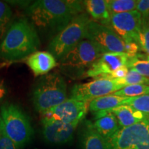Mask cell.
<instances>
[{
  "instance_id": "cell-24",
  "label": "cell",
  "mask_w": 149,
  "mask_h": 149,
  "mask_svg": "<svg viewBox=\"0 0 149 149\" xmlns=\"http://www.w3.org/2000/svg\"><path fill=\"white\" fill-rule=\"evenodd\" d=\"M124 105L130 106L139 111L149 115V94L135 97H130Z\"/></svg>"
},
{
  "instance_id": "cell-25",
  "label": "cell",
  "mask_w": 149,
  "mask_h": 149,
  "mask_svg": "<svg viewBox=\"0 0 149 149\" xmlns=\"http://www.w3.org/2000/svg\"><path fill=\"white\" fill-rule=\"evenodd\" d=\"M127 67L128 69L134 70L142 76L149 78V61L135 57L128 60Z\"/></svg>"
},
{
  "instance_id": "cell-1",
  "label": "cell",
  "mask_w": 149,
  "mask_h": 149,
  "mask_svg": "<svg viewBox=\"0 0 149 149\" xmlns=\"http://www.w3.org/2000/svg\"><path fill=\"white\" fill-rule=\"evenodd\" d=\"M83 10V1L39 0L28 7L27 15L35 29L57 35Z\"/></svg>"
},
{
  "instance_id": "cell-4",
  "label": "cell",
  "mask_w": 149,
  "mask_h": 149,
  "mask_svg": "<svg viewBox=\"0 0 149 149\" xmlns=\"http://www.w3.org/2000/svg\"><path fill=\"white\" fill-rule=\"evenodd\" d=\"M4 130L10 138L21 149L31 140L33 129L29 117L17 105L5 103L0 109Z\"/></svg>"
},
{
  "instance_id": "cell-14",
  "label": "cell",
  "mask_w": 149,
  "mask_h": 149,
  "mask_svg": "<svg viewBox=\"0 0 149 149\" xmlns=\"http://www.w3.org/2000/svg\"><path fill=\"white\" fill-rule=\"evenodd\" d=\"M95 121L93 126L104 139L108 141L113 137L121 128L114 113L109 111H101L93 113Z\"/></svg>"
},
{
  "instance_id": "cell-32",
  "label": "cell",
  "mask_w": 149,
  "mask_h": 149,
  "mask_svg": "<svg viewBox=\"0 0 149 149\" xmlns=\"http://www.w3.org/2000/svg\"><path fill=\"white\" fill-rule=\"evenodd\" d=\"M137 58L138 59H145V60L149 61V55H137Z\"/></svg>"
},
{
  "instance_id": "cell-6",
  "label": "cell",
  "mask_w": 149,
  "mask_h": 149,
  "mask_svg": "<svg viewBox=\"0 0 149 149\" xmlns=\"http://www.w3.org/2000/svg\"><path fill=\"white\" fill-rule=\"evenodd\" d=\"M102 55L95 44L88 40H83L63 56L59 64L65 73L77 76L83 74L84 70L89 68Z\"/></svg>"
},
{
  "instance_id": "cell-22",
  "label": "cell",
  "mask_w": 149,
  "mask_h": 149,
  "mask_svg": "<svg viewBox=\"0 0 149 149\" xmlns=\"http://www.w3.org/2000/svg\"><path fill=\"white\" fill-rule=\"evenodd\" d=\"M117 82L123 86V87L130 85L144 84L149 86V78L142 76L134 70L129 69L128 73L124 77L116 79Z\"/></svg>"
},
{
  "instance_id": "cell-9",
  "label": "cell",
  "mask_w": 149,
  "mask_h": 149,
  "mask_svg": "<svg viewBox=\"0 0 149 149\" xmlns=\"http://www.w3.org/2000/svg\"><path fill=\"white\" fill-rule=\"evenodd\" d=\"M123 88L116 79L99 78L89 82L74 85L71 89V98L90 103L97 98L113 94Z\"/></svg>"
},
{
  "instance_id": "cell-26",
  "label": "cell",
  "mask_w": 149,
  "mask_h": 149,
  "mask_svg": "<svg viewBox=\"0 0 149 149\" xmlns=\"http://www.w3.org/2000/svg\"><path fill=\"white\" fill-rule=\"evenodd\" d=\"M138 44L141 51L149 55V23L141 24L138 35Z\"/></svg>"
},
{
  "instance_id": "cell-16",
  "label": "cell",
  "mask_w": 149,
  "mask_h": 149,
  "mask_svg": "<svg viewBox=\"0 0 149 149\" xmlns=\"http://www.w3.org/2000/svg\"><path fill=\"white\" fill-rule=\"evenodd\" d=\"M116 116L121 128L128 127L149 118V115L128 105H122L111 110Z\"/></svg>"
},
{
  "instance_id": "cell-5",
  "label": "cell",
  "mask_w": 149,
  "mask_h": 149,
  "mask_svg": "<svg viewBox=\"0 0 149 149\" xmlns=\"http://www.w3.org/2000/svg\"><path fill=\"white\" fill-rule=\"evenodd\" d=\"M91 19L88 14L80 13L55 35L48 46V52L59 60L84 39L86 29Z\"/></svg>"
},
{
  "instance_id": "cell-18",
  "label": "cell",
  "mask_w": 149,
  "mask_h": 149,
  "mask_svg": "<svg viewBox=\"0 0 149 149\" xmlns=\"http://www.w3.org/2000/svg\"><path fill=\"white\" fill-rule=\"evenodd\" d=\"M81 136L84 149H109L107 140L97 131L91 121L86 122Z\"/></svg>"
},
{
  "instance_id": "cell-7",
  "label": "cell",
  "mask_w": 149,
  "mask_h": 149,
  "mask_svg": "<svg viewBox=\"0 0 149 149\" xmlns=\"http://www.w3.org/2000/svg\"><path fill=\"white\" fill-rule=\"evenodd\" d=\"M107 141L109 149H149V118L122 128Z\"/></svg>"
},
{
  "instance_id": "cell-31",
  "label": "cell",
  "mask_w": 149,
  "mask_h": 149,
  "mask_svg": "<svg viewBox=\"0 0 149 149\" xmlns=\"http://www.w3.org/2000/svg\"><path fill=\"white\" fill-rule=\"evenodd\" d=\"M6 94V88L4 85V81L3 79L0 80V102L3 100Z\"/></svg>"
},
{
  "instance_id": "cell-11",
  "label": "cell",
  "mask_w": 149,
  "mask_h": 149,
  "mask_svg": "<svg viewBox=\"0 0 149 149\" xmlns=\"http://www.w3.org/2000/svg\"><path fill=\"white\" fill-rule=\"evenodd\" d=\"M110 24L113 31L122 39L124 43H138V35L141 26V17L137 10L111 15Z\"/></svg>"
},
{
  "instance_id": "cell-3",
  "label": "cell",
  "mask_w": 149,
  "mask_h": 149,
  "mask_svg": "<svg viewBox=\"0 0 149 149\" xmlns=\"http://www.w3.org/2000/svg\"><path fill=\"white\" fill-rule=\"evenodd\" d=\"M66 100V84L58 72L46 74L40 79L33 91L35 109L42 113Z\"/></svg>"
},
{
  "instance_id": "cell-29",
  "label": "cell",
  "mask_w": 149,
  "mask_h": 149,
  "mask_svg": "<svg viewBox=\"0 0 149 149\" xmlns=\"http://www.w3.org/2000/svg\"><path fill=\"white\" fill-rule=\"evenodd\" d=\"M140 49L138 43L135 42H130L125 43V53L128 55L129 59L135 58L139 54Z\"/></svg>"
},
{
  "instance_id": "cell-13",
  "label": "cell",
  "mask_w": 149,
  "mask_h": 149,
  "mask_svg": "<svg viewBox=\"0 0 149 149\" xmlns=\"http://www.w3.org/2000/svg\"><path fill=\"white\" fill-rule=\"evenodd\" d=\"M78 124H66L58 121L42 119V134L48 143L62 144L69 142Z\"/></svg>"
},
{
  "instance_id": "cell-10",
  "label": "cell",
  "mask_w": 149,
  "mask_h": 149,
  "mask_svg": "<svg viewBox=\"0 0 149 149\" xmlns=\"http://www.w3.org/2000/svg\"><path fill=\"white\" fill-rule=\"evenodd\" d=\"M89 103L73 98L66 99L59 105L42 113V119L66 124H79L86 115Z\"/></svg>"
},
{
  "instance_id": "cell-19",
  "label": "cell",
  "mask_w": 149,
  "mask_h": 149,
  "mask_svg": "<svg viewBox=\"0 0 149 149\" xmlns=\"http://www.w3.org/2000/svg\"><path fill=\"white\" fill-rule=\"evenodd\" d=\"M130 97H124L111 94L97 98L89 103V110L92 113L109 111L120 106L124 105Z\"/></svg>"
},
{
  "instance_id": "cell-20",
  "label": "cell",
  "mask_w": 149,
  "mask_h": 149,
  "mask_svg": "<svg viewBox=\"0 0 149 149\" xmlns=\"http://www.w3.org/2000/svg\"><path fill=\"white\" fill-rule=\"evenodd\" d=\"M137 0H108L110 14H118L135 10Z\"/></svg>"
},
{
  "instance_id": "cell-12",
  "label": "cell",
  "mask_w": 149,
  "mask_h": 149,
  "mask_svg": "<svg viewBox=\"0 0 149 149\" xmlns=\"http://www.w3.org/2000/svg\"><path fill=\"white\" fill-rule=\"evenodd\" d=\"M128 60L125 53H104L89 67L84 74L96 79L105 78L121 67L127 66Z\"/></svg>"
},
{
  "instance_id": "cell-17",
  "label": "cell",
  "mask_w": 149,
  "mask_h": 149,
  "mask_svg": "<svg viewBox=\"0 0 149 149\" xmlns=\"http://www.w3.org/2000/svg\"><path fill=\"white\" fill-rule=\"evenodd\" d=\"M83 3L88 15L95 22L105 26L110 24L111 14L107 0H86L84 1Z\"/></svg>"
},
{
  "instance_id": "cell-21",
  "label": "cell",
  "mask_w": 149,
  "mask_h": 149,
  "mask_svg": "<svg viewBox=\"0 0 149 149\" xmlns=\"http://www.w3.org/2000/svg\"><path fill=\"white\" fill-rule=\"evenodd\" d=\"M149 94V86L144 84L130 85L113 93V95L124 97H135Z\"/></svg>"
},
{
  "instance_id": "cell-23",
  "label": "cell",
  "mask_w": 149,
  "mask_h": 149,
  "mask_svg": "<svg viewBox=\"0 0 149 149\" xmlns=\"http://www.w3.org/2000/svg\"><path fill=\"white\" fill-rule=\"evenodd\" d=\"M12 10L6 3L0 1V40H2L8 29Z\"/></svg>"
},
{
  "instance_id": "cell-27",
  "label": "cell",
  "mask_w": 149,
  "mask_h": 149,
  "mask_svg": "<svg viewBox=\"0 0 149 149\" xmlns=\"http://www.w3.org/2000/svg\"><path fill=\"white\" fill-rule=\"evenodd\" d=\"M0 149H20L6 133L1 118H0Z\"/></svg>"
},
{
  "instance_id": "cell-15",
  "label": "cell",
  "mask_w": 149,
  "mask_h": 149,
  "mask_svg": "<svg viewBox=\"0 0 149 149\" xmlns=\"http://www.w3.org/2000/svg\"><path fill=\"white\" fill-rule=\"evenodd\" d=\"M26 64L35 76L45 75L57 66V59L47 51H36L27 57Z\"/></svg>"
},
{
  "instance_id": "cell-8",
  "label": "cell",
  "mask_w": 149,
  "mask_h": 149,
  "mask_svg": "<svg viewBox=\"0 0 149 149\" xmlns=\"http://www.w3.org/2000/svg\"><path fill=\"white\" fill-rule=\"evenodd\" d=\"M84 39L95 44L102 54L125 53V43L109 26L91 20L86 29Z\"/></svg>"
},
{
  "instance_id": "cell-30",
  "label": "cell",
  "mask_w": 149,
  "mask_h": 149,
  "mask_svg": "<svg viewBox=\"0 0 149 149\" xmlns=\"http://www.w3.org/2000/svg\"><path fill=\"white\" fill-rule=\"evenodd\" d=\"M128 70V68L127 66H124L118 68V69L115 70L111 74L108 75L105 78H109V79H120V78L124 77L127 74Z\"/></svg>"
},
{
  "instance_id": "cell-2",
  "label": "cell",
  "mask_w": 149,
  "mask_h": 149,
  "mask_svg": "<svg viewBox=\"0 0 149 149\" xmlns=\"http://www.w3.org/2000/svg\"><path fill=\"white\" fill-rule=\"evenodd\" d=\"M40 40L36 29L25 19L15 21L0 44V59L15 61L26 58L37 51Z\"/></svg>"
},
{
  "instance_id": "cell-28",
  "label": "cell",
  "mask_w": 149,
  "mask_h": 149,
  "mask_svg": "<svg viewBox=\"0 0 149 149\" xmlns=\"http://www.w3.org/2000/svg\"><path fill=\"white\" fill-rule=\"evenodd\" d=\"M136 9L141 15V24L149 23V0H138Z\"/></svg>"
}]
</instances>
